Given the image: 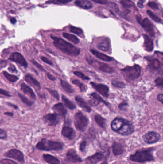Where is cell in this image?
<instances>
[{
  "label": "cell",
  "instance_id": "6da1fadb",
  "mask_svg": "<svg viewBox=\"0 0 163 164\" xmlns=\"http://www.w3.org/2000/svg\"><path fill=\"white\" fill-rule=\"evenodd\" d=\"M111 128L114 132L122 136H128L134 132V126L131 122L119 118L111 122Z\"/></svg>",
  "mask_w": 163,
  "mask_h": 164
},
{
  "label": "cell",
  "instance_id": "7a4b0ae2",
  "mask_svg": "<svg viewBox=\"0 0 163 164\" xmlns=\"http://www.w3.org/2000/svg\"><path fill=\"white\" fill-rule=\"evenodd\" d=\"M51 37L53 39L55 47L63 53L72 56H77L80 53V49L64 39L54 36H51Z\"/></svg>",
  "mask_w": 163,
  "mask_h": 164
},
{
  "label": "cell",
  "instance_id": "3957f363",
  "mask_svg": "<svg viewBox=\"0 0 163 164\" xmlns=\"http://www.w3.org/2000/svg\"><path fill=\"white\" fill-rule=\"evenodd\" d=\"M153 148L137 150L134 154L130 155V159L137 163L154 161V158L153 155Z\"/></svg>",
  "mask_w": 163,
  "mask_h": 164
},
{
  "label": "cell",
  "instance_id": "277c9868",
  "mask_svg": "<svg viewBox=\"0 0 163 164\" xmlns=\"http://www.w3.org/2000/svg\"><path fill=\"white\" fill-rule=\"evenodd\" d=\"M61 142L43 139L37 143L36 147L40 150L45 151H59L63 148Z\"/></svg>",
  "mask_w": 163,
  "mask_h": 164
},
{
  "label": "cell",
  "instance_id": "5b68a950",
  "mask_svg": "<svg viewBox=\"0 0 163 164\" xmlns=\"http://www.w3.org/2000/svg\"><path fill=\"white\" fill-rule=\"evenodd\" d=\"M123 76L127 80H134L140 75L141 68L139 66L135 65L133 67H127L121 70Z\"/></svg>",
  "mask_w": 163,
  "mask_h": 164
},
{
  "label": "cell",
  "instance_id": "8992f818",
  "mask_svg": "<svg viewBox=\"0 0 163 164\" xmlns=\"http://www.w3.org/2000/svg\"><path fill=\"white\" fill-rule=\"evenodd\" d=\"M74 122L76 128L80 132H83L86 129L89 123L88 118L81 112H78L75 115Z\"/></svg>",
  "mask_w": 163,
  "mask_h": 164
},
{
  "label": "cell",
  "instance_id": "52a82bcc",
  "mask_svg": "<svg viewBox=\"0 0 163 164\" xmlns=\"http://www.w3.org/2000/svg\"><path fill=\"white\" fill-rule=\"evenodd\" d=\"M5 156L17 160L21 163H24V155L20 151L16 149H10L5 154Z\"/></svg>",
  "mask_w": 163,
  "mask_h": 164
},
{
  "label": "cell",
  "instance_id": "ba28073f",
  "mask_svg": "<svg viewBox=\"0 0 163 164\" xmlns=\"http://www.w3.org/2000/svg\"><path fill=\"white\" fill-rule=\"evenodd\" d=\"M8 59L10 61L20 64L25 68H27L28 67V63L26 60L23 55L19 52H15L12 53Z\"/></svg>",
  "mask_w": 163,
  "mask_h": 164
},
{
  "label": "cell",
  "instance_id": "9c48e42d",
  "mask_svg": "<svg viewBox=\"0 0 163 164\" xmlns=\"http://www.w3.org/2000/svg\"><path fill=\"white\" fill-rule=\"evenodd\" d=\"M160 139V134L156 132H148L145 134L143 136L145 142L149 145L158 142Z\"/></svg>",
  "mask_w": 163,
  "mask_h": 164
},
{
  "label": "cell",
  "instance_id": "30bf717a",
  "mask_svg": "<svg viewBox=\"0 0 163 164\" xmlns=\"http://www.w3.org/2000/svg\"><path fill=\"white\" fill-rule=\"evenodd\" d=\"M67 158L69 162L72 163H80L82 161L81 158L77 154L76 151L73 149H70L67 153Z\"/></svg>",
  "mask_w": 163,
  "mask_h": 164
},
{
  "label": "cell",
  "instance_id": "8fae6325",
  "mask_svg": "<svg viewBox=\"0 0 163 164\" xmlns=\"http://www.w3.org/2000/svg\"><path fill=\"white\" fill-rule=\"evenodd\" d=\"M57 116L55 113H49L43 117V120L49 126H54L58 123Z\"/></svg>",
  "mask_w": 163,
  "mask_h": 164
},
{
  "label": "cell",
  "instance_id": "7c38bea8",
  "mask_svg": "<svg viewBox=\"0 0 163 164\" xmlns=\"http://www.w3.org/2000/svg\"><path fill=\"white\" fill-rule=\"evenodd\" d=\"M62 136L67 138L68 140H72L76 137V134L73 129L69 126H64L61 131Z\"/></svg>",
  "mask_w": 163,
  "mask_h": 164
},
{
  "label": "cell",
  "instance_id": "4fadbf2b",
  "mask_svg": "<svg viewBox=\"0 0 163 164\" xmlns=\"http://www.w3.org/2000/svg\"><path fill=\"white\" fill-rule=\"evenodd\" d=\"M91 85L99 93L102 94L104 97H107L109 92V87L107 86L103 85V84H97L94 82H91Z\"/></svg>",
  "mask_w": 163,
  "mask_h": 164
},
{
  "label": "cell",
  "instance_id": "5bb4252c",
  "mask_svg": "<svg viewBox=\"0 0 163 164\" xmlns=\"http://www.w3.org/2000/svg\"><path fill=\"white\" fill-rule=\"evenodd\" d=\"M104 158V155L102 153H96L91 157H88L86 160V162L87 164H97L102 160Z\"/></svg>",
  "mask_w": 163,
  "mask_h": 164
},
{
  "label": "cell",
  "instance_id": "9a60e30c",
  "mask_svg": "<svg viewBox=\"0 0 163 164\" xmlns=\"http://www.w3.org/2000/svg\"><path fill=\"white\" fill-rule=\"evenodd\" d=\"M142 26L145 29V30L153 37L155 34L154 31V27L152 23L150 22V20L147 18L144 19V20L142 22Z\"/></svg>",
  "mask_w": 163,
  "mask_h": 164
},
{
  "label": "cell",
  "instance_id": "2e32d148",
  "mask_svg": "<svg viewBox=\"0 0 163 164\" xmlns=\"http://www.w3.org/2000/svg\"><path fill=\"white\" fill-rule=\"evenodd\" d=\"M52 109L55 113L57 116H60L63 117H65L67 113V110L65 109V106L61 103L55 105L53 106Z\"/></svg>",
  "mask_w": 163,
  "mask_h": 164
},
{
  "label": "cell",
  "instance_id": "e0dca14e",
  "mask_svg": "<svg viewBox=\"0 0 163 164\" xmlns=\"http://www.w3.org/2000/svg\"><path fill=\"white\" fill-rule=\"evenodd\" d=\"M112 150L115 156H118L123 154L125 151L123 145L118 142H114L112 144Z\"/></svg>",
  "mask_w": 163,
  "mask_h": 164
},
{
  "label": "cell",
  "instance_id": "ac0fdd59",
  "mask_svg": "<svg viewBox=\"0 0 163 164\" xmlns=\"http://www.w3.org/2000/svg\"><path fill=\"white\" fill-rule=\"evenodd\" d=\"M25 80L28 84L31 85L32 86L34 87L37 90H40L41 86H40L39 82L37 81V80L35 79L30 75H29V74L26 75V76H25Z\"/></svg>",
  "mask_w": 163,
  "mask_h": 164
},
{
  "label": "cell",
  "instance_id": "d6986e66",
  "mask_svg": "<svg viewBox=\"0 0 163 164\" xmlns=\"http://www.w3.org/2000/svg\"><path fill=\"white\" fill-rule=\"evenodd\" d=\"M75 100L77 104L79 105V106L82 108L85 111L87 112H90L91 111V107L86 103V102L80 96H76Z\"/></svg>",
  "mask_w": 163,
  "mask_h": 164
},
{
  "label": "cell",
  "instance_id": "ffe728a7",
  "mask_svg": "<svg viewBox=\"0 0 163 164\" xmlns=\"http://www.w3.org/2000/svg\"><path fill=\"white\" fill-rule=\"evenodd\" d=\"M21 88L22 91L27 94L30 98H32V99H34V100L36 99L37 97H36L35 93L30 87L28 86L25 83H22Z\"/></svg>",
  "mask_w": 163,
  "mask_h": 164
},
{
  "label": "cell",
  "instance_id": "44dd1931",
  "mask_svg": "<svg viewBox=\"0 0 163 164\" xmlns=\"http://www.w3.org/2000/svg\"><path fill=\"white\" fill-rule=\"evenodd\" d=\"M75 3L83 9H90L92 7V4L88 0H76Z\"/></svg>",
  "mask_w": 163,
  "mask_h": 164
},
{
  "label": "cell",
  "instance_id": "7402d4cb",
  "mask_svg": "<svg viewBox=\"0 0 163 164\" xmlns=\"http://www.w3.org/2000/svg\"><path fill=\"white\" fill-rule=\"evenodd\" d=\"M110 47V43L109 39L108 38H105L102 40L101 42L98 44L97 48L102 51H107L109 50Z\"/></svg>",
  "mask_w": 163,
  "mask_h": 164
},
{
  "label": "cell",
  "instance_id": "603a6c76",
  "mask_svg": "<svg viewBox=\"0 0 163 164\" xmlns=\"http://www.w3.org/2000/svg\"><path fill=\"white\" fill-rule=\"evenodd\" d=\"M90 50L93 55H94L97 58H99V59H101V60L105 61V62H111V61H112V59L111 57L108 56L104 54L100 53V52H98V51L95 50H93V49H91Z\"/></svg>",
  "mask_w": 163,
  "mask_h": 164
},
{
  "label": "cell",
  "instance_id": "cb8c5ba5",
  "mask_svg": "<svg viewBox=\"0 0 163 164\" xmlns=\"http://www.w3.org/2000/svg\"><path fill=\"white\" fill-rule=\"evenodd\" d=\"M45 161L49 164H60V160L50 154H44L43 156Z\"/></svg>",
  "mask_w": 163,
  "mask_h": 164
},
{
  "label": "cell",
  "instance_id": "d4e9b609",
  "mask_svg": "<svg viewBox=\"0 0 163 164\" xmlns=\"http://www.w3.org/2000/svg\"><path fill=\"white\" fill-rule=\"evenodd\" d=\"M145 42H144V47L146 50L147 51H151L153 50V42L150 38L147 35H144Z\"/></svg>",
  "mask_w": 163,
  "mask_h": 164
},
{
  "label": "cell",
  "instance_id": "484cf974",
  "mask_svg": "<svg viewBox=\"0 0 163 164\" xmlns=\"http://www.w3.org/2000/svg\"><path fill=\"white\" fill-rule=\"evenodd\" d=\"M63 36L66 39L72 42L73 43L77 44L80 42V40L79 38L74 36V35H72V34H68L67 33H63Z\"/></svg>",
  "mask_w": 163,
  "mask_h": 164
},
{
  "label": "cell",
  "instance_id": "4316f807",
  "mask_svg": "<svg viewBox=\"0 0 163 164\" xmlns=\"http://www.w3.org/2000/svg\"><path fill=\"white\" fill-rule=\"evenodd\" d=\"M98 65H96V66H98L99 69L100 71H103V72H106V73H111L113 71V69L112 68L110 67L109 65L106 64L102 63V62H98Z\"/></svg>",
  "mask_w": 163,
  "mask_h": 164
},
{
  "label": "cell",
  "instance_id": "83f0119b",
  "mask_svg": "<svg viewBox=\"0 0 163 164\" xmlns=\"http://www.w3.org/2000/svg\"><path fill=\"white\" fill-rule=\"evenodd\" d=\"M60 84L62 87L63 89L65 90V91L69 93H72L73 92V89L71 85H69L67 82L61 80Z\"/></svg>",
  "mask_w": 163,
  "mask_h": 164
},
{
  "label": "cell",
  "instance_id": "f1b7e54d",
  "mask_svg": "<svg viewBox=\"0 0 163 164\" xmlns=\"http://www.w3.org/2000/svg\"><path fill=\"white\" fill-rule=\"evenodd\" d=\"M62 99L63 102L64 103V104L67 108H69L70 110H74V109H76V106L75 105L72 101H70L69 99H68L67 98H66L65 96L63 95L62 97Z\"/></svg>",
  "mask_w": 163,
  "mask_h": 164
},
{
  "label": "cell",
  "instance_id": "f546056e",
  "mask_svg": "<svg viewBox=\"0 0 163 164\" xmlns=\"http://www.w3.org/2000/svg\"><path fill=\"white\" fill-rule=\"evenodd\" d=\"M95 120L96 122L103 128H105V120L99 115H96L95 116Z\"/></svg>",
  "mask_w": 163,
  "mask_h": 164
},
{
  "label": "cell",
  "instance_id": "4dcf8cb0",
  "mask_svg": "<svg viewBox=\"0 0 163 164\" xmlns=\"http://www.w3.org/2000/svg\"><path fill=\"white\" fill-rule=\"evenodd\" d=\"M3 74L6 78L10 82L14 83V82H15L18 80L19 78L17 76L14 75H11V74H9V73H8L7 72H6V71L3 72Z\"/></svg>",
  "mask_w": 163,
  "mask_h": 164
},
{
  "label": "cell",
  "instance_id": "1f68e13d",
  "mask_svg": "<svg viewBox=\"0 0 163 164\" xmlns=\"http://www.w3.org/2000/svg\"><path fill=\"white\" fill-rule=\"evenodd\" d=\"M70 31L72 32L77 34L79 36H80L81 35H83V32L82 30L80 28L78 27H74V26H71L69 27Z\"/></svg>",
  "mask_w": 163,
  "mask_h": 164
},
{
  "label": "cell",
  "instance_id": "d6a6232c",
  "mask_svg": "<svg viewBox=\"0 0 163 164\" xmlns=\"http://www.w3.org/2000/svg\"><path fill=\"white\" fill-rule=\"evenodd\" d=\"M72 83L74 85H76L78 87H79L81 92L84 91L85 90L86 86L84 84L81 83L80 81L78 80H74L72 81Z\"/></svg>",
  "mask_w": 163,
  "mask_h": 164
},
{
  "label": "cell",
  "instance_id": "836d02e7",
  "mask_svg": "<svg viewBox=\"0 0 163 164\" xmlns=\"http://www.w3.org/2000/svg\"><path fill=\"white\" fill-rule=\"evenodd\" d=\"M18 96L21 99V100H22V101L24 102V103L25 104L27 105L32 106L33 104H34V102H33V101L29 100L27 98L23 96V95H22L21 94L18 93Z\"/></svg>",
  "mask_w": 163,
  "mask_h": 164
},
{
  "label": "cell",
  "instance_id": "e575fe53",
  "mask_svg": "<svg viewBox=\"0 0 163 164\" xmlns=\"http://www.w3.org/2000/svg\"><path fill=\"white\" fill-rule=\"evenodd\" d=\"M147 14L150 16V18L153 20V21L157 22V23H161V19L159 18H158L157 16L155 15L151 11L148 10V11H147Z\"/></svg>",
  "mask_w": 163,
  "mask_h": 164
},
{
  "label": "cell",
  "instance_id": "d590c367",
  "mask_svg": "<svg viewBox=\"0 0 163 164\" xmlns=\"http://www.w3.org/2000/svg\"><path fill=\"white\" fill-rule=\"evenodd\" d=\"M112 84L116 87L119 88H124L125 87V84L122 82L120 81L117 80H113L112 81Z\"/></svg>",
  "mask_w": 163,
  "mask_h": 164
},
{
  "label": "cell",
  "instance_id": "8d00e7d4",
  "mask_svg": "<svg viewBox=\"0 0 163 164\" xmlns=\"http://www.w3.org/2000/svg\"><path fill=\"white\" fill-rule=\"evenodd\" d=\"M90 96H91V98H93L94 99L97 100V101H98V102H99V103H100V102H103L104 103L107 104L106 102H105V101H104V100L103 99V98H102L98 95V94L96 93H93L91 94Z\"/></svg>",
  "mask_w": 163,
  "mask_h": 164
},
{
  "label": "cell",
  "instance_id": "74e56055",
  "mask_svg": "<svg viewBox=\"0 0 163 164\" xmlns=\"http://www.w3.org/2000/svg\"><path fill=\"white\" fill-rule=\"evenodd\" d=\"M71 0H52L47 2V3H54V4H65L69 2Z\"/></svg>",
  "mask_w": 163,
  "mask_h": 164
},
{
  "label": "cell",
  "instance_id": "f35d334b",
  "mask_svg": "<svg viewBox=\"0 0 163 164\" xmlns=\"http://www.w3.org/2000/svg\"><path fill=\"white\" fill-rule=\"evenodd\" d=\"M48 91L51 94V95L55 98L57 100L60 99V95L58 94V92L56 90H52V89H50V88H47Z\"/></svg>",
  "mask_w": 163,
  "mask_h": 164
},
{
  "label": "cell",
  "instance_id": "ab89813d",
  "mask_svg": "<svg viewBox=\"0 0 163 164\" xmlns=\"http://www.w3.org/2000/svg\"><path fill=\"white\" fill-rule=\"evenodd\" d=\"M121 2L124 6L127 7H132L134 6V3L130 0H121Z\"/></svg>",
  "mask_w": 163,
  "mask_h": 164
},
{
  "label": "cell",
  "instance_id": "60d3db41",
  "mask_svg": "<svg viewBox=\"0 0 163 164\" xmlns=\"http://www.w3.org/2000/svg\"><path fill=\"white\" fill-rule=\"evenodd\" d=\"M74 74L75 75H76V76L80 77V78L84 80H90L89 77L85 76L84 74H83L81 72L76 71V72H74Z\"/></svg>",
  "mask_w": 163,
  "mask_h": 164
},
{
  "label": "cell",
  "instance_id": "b9f144b4",
  "mask_svg": "<svg viewBox=\"0 0 163 164\" xmlns=\"http://www.w3.org/2000/svg\"><path fill=\"white\" fill-rule=\"evenodd\" d=\"M109 6L110 7V8L113 12H115V13H117V12H119V7L115 3H110L109 4Z\"/></svg>",
  "mask_w": 163,
  "mask_h": 164
},
{
  "label": "cell",
  "instance_id": "7bdbcfd3",
  "mask_svg": "<svg viewBox=\"0 0 163 164\" xmlns=\"http://www.w3.org/2000/svg\"><path fill=\"white\" fill-rule=\"evenodd\" d=\"M31 62L32 63H33V64H34V65H35V66H36V67L37 68H38V69L40 70V71H43V72H45V69L42 66V65H40V64H39V63H38V62H36L35 60H31Z\"/></svg>",
  "mask_w": 163,
  "mask_h": 164
},
{
  "label": "cell",
  "instance_id": "ee69618b",
  "mask_svg": "<svg viewBox=\"0 0 163 164\" xmlns=\"http://www.w3.org/2000/svg\"><path fill=\"white\" fill-rule=\"evenodd\" d=\"M87 142L86 140H83L81 142V143H80V150L81 152H83L85 150L86 147L87 146Z\"/></svg>",
  "mask_w": 163,
  "mask_h": 164
},
{
  "label": "cell",
  "instance_id": "f6af8a7d",
  "mask_svg": "<svg viewBox=\"0 0 163 164\" xmlns=\"http://www.w3.org/2000/svg\"><path fill=\"white\" fill-rule=\"evenodd\" d=\"M7 137V135L6 133L5 132V130L2 129H1L0 130V138L2 140H4V139H6Z\"/></svg>",
  "mask_w": 163,
  "mask_h": 164
},
{
  "label": "cell",
  "instance_id": "bcb514c9",
  "mask_svg": "<svg viewBox=\"0 0 163 164\" xmlns=\"http://www.w3.org/2000/svg\"><path fill=\"white\" fill-rule=\"evenodd\" d=\"M148 6L152 8V9H155V10L158 9V6L157 5L156 2H149L148 3Z\"/></svg>",
  "mask_w": 163,
  "mask_h": 164
},
{
  "label": "cell",
  "instance_id": "7dc6e473",
  "mask_svg": "<svg viewBox=\"0 0 163 164\" xmlns=\"http://www.w3.org/2000/svg\"><path fill=\"white\" fill-rule=\"evenodd\" d=\"M91 98V99L89 101V103L91 105L93 106H96L99 103V102H98L97 100L94 99L93 98Z\"/></svg>",
  "mask_w": 163,
  "mask_h": 164
},
{
  "label": "cell",
  "instance_id": "c3c4849f",
  "mask_svg": "<svg viewBox=\"0 0 163 164\" xmlns=\"http://www.w3.org/2000/svg\"><path fill=\"white\" fill-rule=\"evenodd\" d=\"M41 59L45 63H47V64H49L50 65H53V63L51 62V61H50L48 58L45 57H41Z\"/></svg>",
  "mask_w": 163,
  "mask_h": 164
},
{
  "label": "cell",
  "instance_id": "681fc988",
  "mask_svg": "<svg viewBox=\"0 0 163 164\" xmlns=\"http://www.w3.org/2000/svg\"><path fill=\"white\" fill-rule=\"evenodd\" d=\"M8 70L10 72H12V73H17L18 71L16 69V68L15 67L14 65H10L9 66V68H8Z\"/></svg>",
  "mask_w": 163,
  "mask_h": 164
},
{
  "label": "cell",
  "instance_id": "f907efd6",
  "mask_svg": "<svg viewBox=\"0 0 163 164\" xmlns=\"http://www.w3.org/2000/svg\"><path fill=\"white\" fill-rule=\"evenodd\" d=\"M0 93L2 95H4V96H6V97H11L10 95L9 94V93L6 91V90H3L2 89H0Z\"/></svg>",
  "mask_w": 163,
  "mask_h": 164
},
{
  "label": "cell",
  "instance_id": "816d5d0a",
  "mask_svg": "<svg viewBox=\"0 0 163 164\" xmlns=\"http://www.w3.org/2000/svg\"><path fill=\"white\" fill-rule=\"evenodd\" d=\"M156 83L159 86H163V79L161 78H158L156 80Z\"/></svg>",
  "mask_w": 163,
  "mask_h": 164
},
{
  "label": "cell",
  "instance_id": "f5cc1de1",
  "mask_svg": "<svg viewBox=\"0 0 163 164\" xmlns=\"http://www.w3.org/2000/svg\"><path fill=\"white\" fill-rule=\"evenodd\" d=\"M92 1L97 3H100V4H106L107 2L106 0H92Z\"/></svg>",
  "mask_w": 163,
  "mask_h": 164
},
{
  "label": "cell",
  "instance_id": "db71d44e",
  "mask_svg": "<svg viewBox=\"0 0 163 164\" xmlns=\"http://www.w3.org/2000/svg\"><path fill=\"white\" fill-rule=\"evenodd\" d=\"M157 99L163 104V94H160L158 95Z\"/></svg>",
  "mask_w": 163,
  "mask_h": 164
},
{
  "label": "cell",
  "instance_id": "11a10c76",
  "mask_svg": "<svg viewBox=\"0 0 163 164\" xmlns=\"http://www.w3.org/2000/svg\"><path fill=\"white\" fill-rule=\"evenodd\" d=\"M47 76H48V78H49L50 80L55 81L56 80L55 77H54V76H53L52 74H49V73H47Z\"/></svg>",
  "mask_w": 163,
  "mask_h": 164
},
{
  "label": "cell",
  "instance_id": "9f6ffc18",
  "mask_svg": "<svg viewBox=\"0 0 163 164\" xmlns=\"http://www.w3.org/2000/svg\"><path fill=\"white\" fill-rule=\"evenodd\" d=\"M5 114L6 115L9 116L10 117H13L14 116V113L12 112H6Z\"/></svg>",
  "mask_w": 163,
  "mask_h": 164
},
{
  "label": "cell",
  "instance_id": "6f0895ef",
  "mask_svg": "<svg viewBox=\"0 0 163 164\" xmlns=\"http://www.w3.org/2000/svg\"><path fill=\"white\" fill-rule=\"evenodd\" d=\"M137 20L138 21L139 23L141 24L142 22V21H141V17L140 16H137Z\"/></svg>",
  "mask_w": 163,
  "mask_h": 164
},
{
  "label": "cell",
  "instance_id": "680465c9",
  "mask_svg": "<svg viewBox=\"0 0 163 164\" xmlns=\"http://www.w3.org/2000/svg\"><path fill=\"white\" fill-rule=\"evenodd\" d=\"M16 22V19L14 18H12L11 19V22L12 24H14Z\"/></svg>",
  "mask_w": 163,
  "mask_h": 164
},
{
  "label": "cell",
  "instance_id": "91938a15",
  "mask_svg": "<svg viewBox=\"0 0 163 164\" xmlns=\"http://www.w3.org/2000/svg\"><path fill=\"white\" fill-rule=\"evenodd\" d=\"M8 104L9 105V106H13V108H14L15 109H17L18 106H16L12 104L9 103H8Z\"/></svg>",
  "mask_w": 163,
  "mask_h": 164
},
{
  "label": "cell",
  "instance_id": "94428289",
  "mask_svg": "<svg viewBox=\"0 0 163 164\" xmlns=\"http://www.w3.org/2000/svg\"><path fill=\"white\" fill-rule=\"evenodd\" d=\"M138 6L139 7L141 8H143V7H144V6H143V3H141V2H139L138 3Z\"/></svg>",
  "mask_w": 163,
  "mask_h": 164
},
{
  "label": "cell",
  "instance_id": "6125c7cd",
  "mask_svg": "<svg viewBox=\"0 0 163 164\" xmlns=\"http://www.w3.org/2000/svg\"><path fill=\"white\" fill-rule=\"evenodd\" d=\"M139 1L140 2H141V3H144V2H146V0H139Z\"/></svg>",
  "mask_w": 163,
  "mask_h": 164
},
{
  "label": "cell",
  "instance_id": "be15d7a7",
  "mask_svg": "<svg viewBox=\"0 0 163 164\" xmlns=\"http://www.w3.org/2000/svg\"><path fill=\"white\" fill-rule=\"evenodd\" d=\"M101 164H108V163H107V161L106 160H105V161H104L103 163H102Z\"/></svg>",
  "mask_w": 163,
  "mask_h": 164
}]
</instances>
